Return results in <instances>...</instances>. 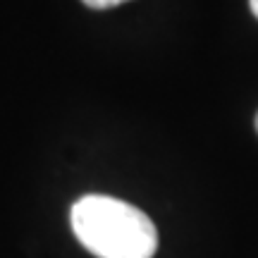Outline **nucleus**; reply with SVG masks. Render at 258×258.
I'll return each mask as SVG.
<instances>
[{"label": "nucleus", "instance_id": "nucleus-1", "mask_svg": "<svg viewBox=\"0 0 258 258\" xmlns=\"http://www.w3.org/2000/svg\"><path fill=\"white\" fill-rule=\"evenodd\" d=\"M77 239L98 258H153L158 232L144 211L112 196L89 194L70 211Z\"/></svg>", "mask_w": 258, "mask_h": 258}, {"label": "nucleus", "instance_id": "nucleus-2", "mask_svg": "<svg viewBox=\"0 0 258 258\" xmlns=\"http://www.w3.org/2000/svg\"><path fill=\"white\" fill-rule=\"evenodd\" d=\"M82 3L91 10H110V8L122 5V3H127V0H82Z\"/></svg>", "mask_w": 258, "mask_h": 258}, {"label": "nucleus", "instance_id": "nucleus-3", "mask_svg": "<svg viewBox=\"0 0 258 258\" xmlns=\"http://www.w3.org/2000/svg\"><path fill=\"white\" fill-rule=\"evenodd\" d=\"M249 5H251V12H253L258 19V0H249Z\"/></svg>", "mask_w": 258, "mask_h": 258}, {"label": "nucleus", "instance_id": "nucleus-4", "mask_svg": "<svg viewBox=\"0 0 258 258\" xmlns=\"http://www.w3.org/2000/svg\"><path fill=\"white\" fill-rule=\"evenodd\" d=\"M256 129H258V115H256Z\"/></svg>", "mask_w": 258, "mask_h": 258}]
</instances>
